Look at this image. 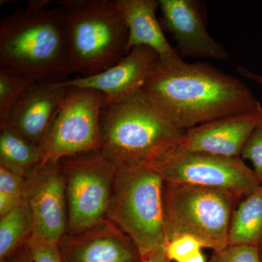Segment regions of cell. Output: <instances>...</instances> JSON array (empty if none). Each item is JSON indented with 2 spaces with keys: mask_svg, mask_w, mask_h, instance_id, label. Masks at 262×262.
Wrapping results in <instances>:
<instances>
[{
  "mask_svg": "<svg viewBox=\"0 0 262 262\" xmlns=\"http://www.w3.org/2000/svg\"><path fill=\"white\" fill-rule=\"evenodd\" d=\"M164 29L173 34L179 56L226 61L228 52L208 34L195 0H159Z\"/></svg>",
  "mask_w": 262,
  "mask_h": 262,
  "instance_id": "cell-11",
  "label": "cell"
},
{
  "mask_svg": "<svg viewBox=\"0 0 262 262\" xmlns=\"http://www.w3.org/2000/svg\"><path fill=\"white\" fill-rule=\"evenodd\" d=\"M204 246L199 239L192 236H178L168 241L165 251L169 261L184 262L201 252Z\"/></svg>",
  "mask_w": 262,
  "mask_h": 262,
  "instance_id": "cell-23",
  "label": "cell"
},
{
  "mask_svg": "<svg viewBox=\"0 0 262 262\" xmlns=\"http://www.w3.org/2000/svg\"><path fill=\"white\" fill-rule=\"evenodd\" d=\"M262 241V184L241 200L231 217L229 246H258Z\"/></svg>",
  "mask_w": 262,
  "mask_h": 262,
  "instance_id": "cell-17",
  "label": "cell"
},
{
  "mask_svg": "<svg viewBox=\"0 0 262 262\" xmlns=\"http://www.w3.org/2000/svg\"><path fill=\"white\" fill-rule=\"evenodd\" d=\"M68 89L58 82H34L13 106L6 127L41 149Z\"/></svg>",
  "mask_w": 262,
  "mask_h": 262,
  "instance_id": "cell-15",
  "label": "cell"
},
{
  "mask_svg": "<svg viewBox=\"0 0 262 262\" xmlns=\"http://www.w3.org/2000/svg\"><path fill=\"white\" fill-rule=\"evenodd\" d=\"M24 200L32 215L34 233L59 244L69 224L61 162L42 164L25 178Z\"/></svg>",
  "mask_w": 262,
  "mask_h": 262,
  "instance_id": "cell-10",
  "label": "cell"
},
{
  "mask_svg": "<svg viewBox=\"0 0 262 262\" xmlns=\"http://www.w3.org/2000/svg\"><path fill=\"white\" fill-rule=\"evenodd\" d=\"M71 74L107 70L127 55L128 30L116 0H60Z\"/></svg>",
  "mask_w": 262,
  "mask_h": 262,
  "instance_id": "cell-4",
  "label": "cell"
},
{
  "mask_svg": "<svg viewBox=\"0 0 262 262\" xmlns=\"http://www.w3.org/2000/svg\"><path fill=\"white\" fill-rule=\"evenodd\" d=\"M241 199L225 191L165 182L166 243L187 234L213 251L227 248L231 217Z\"/></svg>",
  "mask_w": 262,
  "mask_h": 262,
  "instance_id": "cell-6",
  "label": "cell"
},
{
  "mask_svg": "<svg viewBox=\"0 0 262 262\" xmlns=\"http://www.w3.org/2000/svg\"><path fill=\"white\" fill-rule=\"evenodd\" d=\"M24 246L33 262H63L58 245L34 232Z\"/></svg>",
  "mask_w": 262,
  "mask_h": 262,
  "instance_id": "cell-22",
  "label": "cell"
},
{
  "mask_svg": "<svg viewBox=\"0 0 262 262\" xmlns=\"http://www.w3.org/2000/svg\"><path fill=\"white\" fill-rule=\"evenodd\" d=\"M146 165L156 170L165 183L225 191L242 198L260 184L253 169L241 158L176 149Z\"/></svg>",
  "mask_w": 262,
  "mask_h": 262,
  "instance_id": "cell-9",
  "label": "cell"
},
{
  "mask_svg": "<svg viewBox=\"0 0 262 262\" xmlns=\"http://www.w3.org/2000/svg\"><path fill=\"white\" fill-rule=\"evenodd\" d=\"M68 88L62 107L41 146L42 164L101 152V115L106 97L96 90Z\"/></svg>",
  "mask_w": 262,
  "mask_h": 262,
  "instance_id": "cell-8",
  "label": "cell"
},
{
  "mask_svg": "<svg viewBox=\"0 0 262 262\" xmlns=\"http://www.w3.org/2000/svg\"><path fill=\"white\" fill-rule=\"evenodd\" d=\"M0 130V166L27 178L42 165V149L10 127Z\"/></svg>",
  "mask_w": 262,
  "mask_h": 262,
  "instance_id": "cell-18",
  "label": "cell"
},
{
  "mask_svg": "<svg viewBox=\"0 0 262 262\" xmlns=\"http://www.w3.org/2000/svg\"><path fill=\"white\" fill-rule=\"evenodd\" d=\"M164 184L146 165L117 169L106 219L130 237L141 256L166 244Z\"/></svg>",
  "mask_w": 262,
  "mask_h": 262,
  "instance_id": "cell-5",
  "label": "cell"
},
{
  "mask_svg": "<svg viewBox=\"0 0 262 262\" xmlns=\"http://www.w3.org/2000/svg\"><path fill=\"white\" fill-rule=\"evenodd\" d=\"M58 245L63 262H141L130 237L106 220L77 233H67Z\"/></svg>",
  "mask_w": 262,
  "mask_h": 262,
  "instance_id": "cell-12",
  "label": "cell"
},
{
  "mask_svg": "<svg viewBox=\"0 0 262 262\" xmlns=\"http://www.w3.org/2000/svg\"><path fill=\"white\" fill-rule=\"evenodd\" d=\"M25 178L0 166V217L14 210L24 201Z\"/></svg>",
  "mask_w": 262,
  "mask_h": 262,
  "instance_id": "cell-21",
  "label": "cell"
},
{
  "mask_svg": "<svg viewBox=\"0 0 262 262\" xmlns=\"http://www.w3.org/2000/svg\"><path fill=\"white\" fill-rule=\"evenodd\" d=\"M159 58L151 48H132L116 64L97 75L76 77L58 82L67 87L94 89L104 95V104L140 92L151 67Z\"/></svg>",
  "mask_w": 262,
  "mask_h": 262,
  "instance_id": "cell-14",
  "label": "cell"
},
{
  "mask_svg": "<svg viewBox=\"0 0 262 262\" xmlns=\"http://www.w3.org/2000/svg\"><path fill=\"white\" fill-rule=\"evenodd\" d=\"M20 262H33L32 259H31V258L29 257L28 253H27V251H26L24 246L20 248Z\"/></svg>",
  "mask_w": 262,
  "mask_h": 262,
  "instance_id": "cell-29",
  "label": "cell"
},
{
  "mask_svg": "<svg viewBox=\"0 0 262 262\" xmlns=\"http://www.w3.org/2000/svg\"><path fill=\"white\" fill-rule=\"evenodd\" d=\"M184 262H206V260L203 251H201V252L194 255L193 257L189 258V259L186 260Z\"/></svg>",
  "mask_w": 262,
  "mask_h": 262,
  "instance_id": "cell-28",
  "label": "cell"
},
{
  "mask_svg": "<svg viewBox=\"0 0 262 262\" xmlns=\"http://www.w3.org/2000/svg\"><path fill=\"white\" fill-rule=\"evenodd\" d=\"M261 119L262 110L201 124L184 130L177 149L186 152L241 158L246 141Z\"/></svg>",
  "mask_w": 262,
  "mask_h": 262,
  "instance_id": "cell-13",
  "label": "cell"
},
{
  "mask_svg": "<svg viewBox=\"0 0 262 262\" xmlns=\"http://www.w3.org/2000/svg\"><path fill=\"white\" fill-rule=\"evenodd\" d=\"M258 251L260 260H261V262H262V241L259 243V244L258 245Z\"/></svg>",
  "mask_w": 262,
  "mask_h": 262,
  "instance_id": "cell-31",
  "label": "cell"
},
{
  "mask_svg": "<svg viewBox=\"0 0 262 262\" xmlns=\"http://www.w3.org/2000/svg\"><path fill=\"white\" fill-rule=\"evenodd\" d=\"M20 249L18 250V251H17L16 253H15L14 255H13V256H12L11 258H10V259H8V261L6 262H20Z\"/></svg>",
  "mask_w": 262,
  "mask_h": 262,
  "instance_id": "cell-30",
  "label": "cell"
},
{
  "mask_svg": "<svg viewBox=\"0 0 262 262\" xmlns=\"http://www.w3.org/2000/svg\"><path fill=\"white\" fill-rule=\"evenodd\" d=\"M141 262H170L167 257L165 247L158 248L155 251L141 256Z\"/></svg>",
  "mask_w": 262,
  "mask_h": 262,
  "instance_id": "cell-26",
  "label": "cell"
},
{
  "mask_svg": "<svg viewBox=\"0 0 262 262\" xmlns=\"http://www.w3.org/2000/svg\"><path fill=\"white\" fill-rule=\"evenodd\" d=\"M241 158L251 162L253 171L262 184V119L246 141Z\"/></svg>",
  "mask_w": 262,
  "mask_h": 262,
  "instance_id": "cell-24",
  "label": "cell"
},
{
  "mask_svg": "<svg viewBox=\"0 0 262 262\" xmlns=\"http://www.w3.org/2000/svg\"><path fill=\"white\" fill-rule=\"evenodd\" d=\"M210 262H261L258 246H228L213 251Z\"/></svg>",
  "mask_w": 262,
  "mask_h": 262,
  "instance_id": "cell-25",
  "label": "cell"
},
{
  "mask_svg": "<svg viewBox=\"0 0 262 262\" xmlns=\"http://www.w3.org/2000/svg\"><path fill=\"white\" fill-rule=\"evenodd\" d=\"M141 94L176 128L261 111V103L243 81L209 63L169 66L157 60Z\"/></svg>",
  "mask_w": 262,
  "mask_h": 262,
  "instance_id": "cell-1",
  "label": "cell"
},
{
  "mask_svg": "<svg viewBox=\"0 0 262 262\" xmlns=\"http://www.w3.org/2000/svg\"><path fill=\"white\" fill-rule=\"evenodd\" d=\"M34 233L32 215L26 202L0 217V262L10 259Z\"/></svg>",
  "mask_w": 262,
  "mask_h": 262,
  "instance_id": "cell-19",
  "label": "cell"
},
{
  "mask_svg": "<svg viewBox=\"0 0 262 262\" xmlns=\"http://www.w3.org/2000/svg\"><path fill=\"white\" fill-rule=\"evenodd\" d=\"M238 71L241 75L244 76L246 78L256 82V83L259 84L260 87L262 89V75L253 73L251 71L248 70L244 67H238Z\"/></svg>",
  "mask_w": 262,
  "mask_h": 262,
  "instance_id": "cell-27",
  "label": "cell"
},
{
  "mask_svg": "<svg viewBox=\"0 0 262 262\" xmlns=\"http://www.w3.org/2000/svg\"><path fill=\"white\" fill-rule=\"evenodd\" d=\"M31 0L0 24V67L38 82H60L71 74L63 10Z\"/></svg>",
  "mask_w": 262,
  "mask_h": 262,
  "instance_id": "cell-2",
  "label": "cell"
},
{
  "mask_svg": "<svg viewBox=\"0 0 262 262\" xmlns=\"http://www.w3.org/2000/svg\"><path fill=\"white\" fill-rule=\"evenodd\" d=\"M184 132L157 113L140 91L103 105L101 153L118 168L149 165L177 149Z\"/></svg>",
  "mask_w": 262,
  "mask_h": 262,
  "instance_id": "cell-3",
  "label": "cell"
},
{
  "mask_svg": "<svg viewBox=\"0 0 262 262\" xmlns=\"http://www.w3.org/2000/svg\"><path fill=\"white\" fill-rule=\"evenodd\" d=\"M35 82L38 81L0 67V129L7 126L13 106Z\"/></svg>",
  "mask_w": 262,
  "mask_h": 262,
  "instance_id": "cell-20",
  "label": "cell"
},
{
  "mask_svg": "<svg viewBox=\"0 0 262 262\" xmlns=\"http://www.w3.org/2000/svg\"><path fill=\"white\" fill-rule=\"evenodd\" d=\"M68 207V231L77 232L106 220L118 167L101 152L61 161Z\"/></svg>",
  "mask_w": 262,
  "mask_h": 262,
  "instance_id": "cell-7",
  "label": "cell"
},
{
  "mask_svg": "<svg viewBox=\"0 0 262 262\" xmlns=\"http://www.w3.org/2000/svg\"><path fill=\"white\" fill-rule=\"evenodd\" d=\"M128 30L127 54L132 48L144 46L151 48L165 64L178 66L184 63L182 57L170 46L164 35L156 16L159 3L156 0H116Z\"/></svg>",
  "mask_w": 262,
  "mask_h": 262,
  "instance_id": "cell-16",
  "label": "cell"
}]
</instances>
